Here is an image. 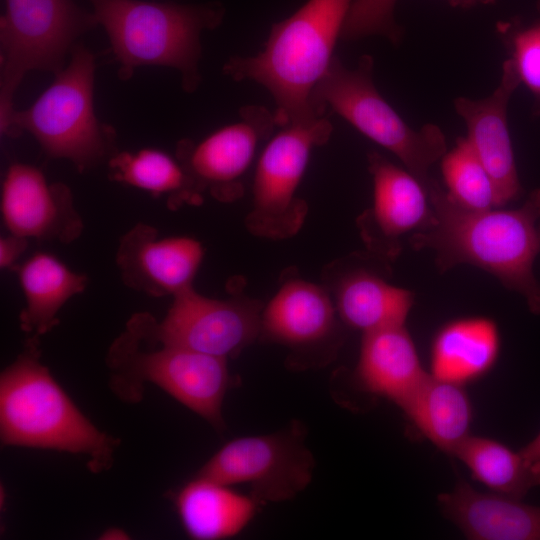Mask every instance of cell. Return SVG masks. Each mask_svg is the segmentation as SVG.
Instances as JSON below:
<instances>
[{"mask_svg":"<svg viewBox=\"0 0 540 540\" xmlns=\"http://www.w3.org/2000/svg\"><path fill=\"white\" fill-rule=\"evenodd\" d=\"M424 187L432 215L411 234V247L431 250L441 272L469 264L490 273L540 315V282L534 272L540 255V188L516 208L469 210L452 201L433 177Z\"/></svg>","mask_w":540,"mask_h":540,"instance_id":"6da1fadb","label":"cell"},{"mask_svg":"<svg viewBox=\"0 0 540 540\" xmlns=\"http://www.w3.org/2000/svg\"><path fill=\"white\" fill-rule=\"evenodd\" d=\"M353 0H308L272 25L261 52L234 56L223 73L264 86L275 102L277 127L318 115L311 94L327 73ZM323 116V115H322Z\"/></svg>","mask_w":540,"mask_h":540,"instance_id":"7a4b0ae2","label":"cell"},{"mask_svg":"<svg viewBox=\"0 0 540 540\" xmlns=\"http://www.w3.org/2000/svg\"><path fill=\"white\" fill-rule=\"evenodd\" d=\"M40 357L31 336L0 375L1 443L84 455L91 472L108 470L120 440L90 422Z\"/></svg>","mask_w":540,"mask_h":540,"instance_id":"3957f363","label":"cell"},{"mask_svg":"<svg viewBox=\"0 0 540 540\" xmlns=\"http://www.w3.org/2000/svg\"><path fill=\"white\" fill-rule=\"evenodd\" d=\"M98 25L108 36L119 64L118 77L131 78L141 66L176 69L187 93L200 82V37L217 28L225 16L221 2L199 4L141 0H91Z\"/></svg>","mask_w":540,"mask_h":540,"instance_id":"277c9868","label":"cell"},{"mask_svg":"<svg viewBox=\"0 0 540 540\" xmlns=\"http://www.w3.org/2000/svg\"><path fill=\"white\" fill-rule=\"evenodd\" d=\"M228 360L189 349L145 340L129 329L107 354L109 387L125 403H138L144 384L153 383L206 420L217 432L226 424L224 398L236 384Z\"/></svg>","mask_w":540,"mask_h":540,"instance_id":"5b68a950","label":"cell"},{"mask_svg":"<svg viewBox=\"0 0 540 540\" xmlns=\"http://www.w3.org/2000/svg\"><path fill=\"white\" fill-rule=\"evenodd\" d=\"M24 110H14L3 135L29 132L44 153L70 161L84 172L109 159L115 150V130L94 110L95 57L77 43L68 65Z\"/></svg>","mask_w":540,"mask_h":540,"instance_id":"8992f818","label":"cell"},{"mask_svg":"<svg viewBox=\"0 0 540 540\" xmlns=\"http://www.w3.org/2000/svg\"><path fill=\"white\" fill-rule=\"evenodd\" d=\"M374 59L362 55L354 68L334 56L311 94L318 115L331 108L364 136L395 155L423 186L429 170L447 151L446 137L435 124L411 128L380 94L373 79Z\"/></svg>","mask_w":540,"mask_h":540,"instance_id":"52a82bcc","label":"cell"},{"mask_svg":"<svg viewBox=\"0 0 540 540\" xmlns=\"http://www.w3.org/2000/svg\"><path fill=\"white\" fill-rule=\"evenodd\" d=\"M0 18V131L14 112L13 99L32 70L64 68L76 40L98 23L73 0H4Z\"/></svg>","mask_w":540,"mask_h":540,"instance_id":"ba28073f","label":"cell"},{"mask_svg":"<svg viewBox=\"0 0 540 540\" xmlns=\"http://www.w3.org/2000/svg\"><path fill=\"white\" fill-rule=\"evenodd\" d=\"M332 132V123L323 115L280 127L270 138L256 165L252 205L245 218L252 235L282 240L300 231L308 204L297 190L313 148L327 143Z\"/></svg>","mask_w":540,"mask_h":540,"instance_id":"9c48e42d","label":"cell"},{"mask_svg":"<svg viewBox=\"0 0 540 540\" xmlns=\"http://www.w3.org/2000/svg\"><path fill=\"white\" fill-rule=\"evenodd\" d=\"M161 321L137 313L126 328L160 344L189 349L226 360L237 357L260 336L263 305L248 297L214 299L193 286L175 294Z\"/></svg>","mask_w":540,"mask_h":540,"instance_id":"30bf717a","label":"cell"},{"mask_svg":"<svg viewBox=\"0 0 540 540\" xmlns=\"http://www.w3.org/2000/svg\"><path fill=\"white\" fill-rule=\"evenodd\" d=\"M307 430L293 420L283 429L235 438L222 446L196 476L225 485L248 484L261 505L293 499L310 484L315 459L305 444Z\"/></svg>","mask_w":540,"mask_h":540,"instance_id":"8fae6325","label":"cell"},{"mask_svg":"<svg viewBox=\"0 0 540 540\" xmlns=\"http://www.w3.org/2000/svg\"><path fill=\"white\" fill-rule=\"evenodd\" d=\"M239 115L237 122L219 128L197 143L185 139L177 145V160L197 200L206 191L223 202L240 198L242 177L259 143L269 138L277 126L274 113L261 105H246Z\"/></svg>","mask_w":540,"mask_h":540,"instance_id":"7c38bea8","label":"cell"},{"mask_svg":"<svg viewBox=\"0 0 540 540\" xmlns=\"http://www.w3.org/2000/svg\"><path fill=\"white\" fill-rule=\"evenodd\" d=\"M373 201L357 219L370 256L387 264L401 253L402 238L424 228L432 209L421 181L376 151L367 155Z\"/></svg>","mask_w":540,"mask_h":540,"instance_id":"4fadbf2b","label":"cell"},{"mask_svg":"<svg viewBox=\"0 0 540 540\" xmlns=\"http://www.w3.org/2000/svg\"><path fill=\"white\" fill-rule=\"evenodd\" d=\"M1 214L10 234L26 239L70 243L83 231L70 189L49 183L41 170L25 163L11 164L4 175Z\"/></svg>","mask_w":540,"mask_h":540,"instance_id":"5bb4252c","label":"cell"},{"mask_svg":"<svg viewBox=\"0 0 540 540\" xmlns=\"http://www.w3.org/2000/svg\"><path fill=\"white\" fill-rule=\"evenodd\" d=\"M340 322L328 289L293 278L263 308L259 338L289 348L296 366L301 355L309 357L325 346L335 352Z\"/></svg>","mask_w":540,"mask_h":540,"instance_id":"9a60e30c","label":"cell"},{"mask_svg":"<svg viewBox=\"0 0 540 540\" xmlns=\"http://www.w3.org/2000/svg\"><path fill=\"white\" fill-rule=\"evenodd\" d=\"M204 256L191 237H159L155 228L139 223L120 240L116 263L123 282L147 295L174 296L192 286Z\"/></svg>","mask_w":540,"mask_h":540,"instance_id":"2e32d148","label":"cell"},{"mask_svg":"<svg viewBox=\"0 0 540 540\" xmlns=\"http://www.w3.org/2000/svg\"><path fill=\"white\" fill-rule=\"evenodd\" d=\"M519 86L506 59L500 81L490 95L454 100L455 111L466 124V139L492 178L499 207L514 202L523 193L507 121L508 104Z\"/></svg>","mask_w":540,"mask_h":540,"instance_id":"e0dca14e","label":"cell"},{"mask_svg":"<svg viewBox=\"0 0 540 540\" xmlns=\"http://www.w3.org/2000/svg\"><path fill=\"white\" fill-rule=\"evenodd\" d=\"M443 515L471 540H540V506L494 492L475 490L460 480L438 495Z\"/></svg>","mask_w":540,"mask_h":540,"instance_id":"ac0fdd59","label":"cell"},{"mask_svg":"<svg viewBox=\"0 0 540 540\" xmlns=\"http://www.w3.org/2000/svg\"><path fill=\"white\" fill-rule=\"evenodd\" d=\"M405 324L363 333L354 378L399 408L428 375Z\"/></svg>","mask_w":540,"mask_h":540,"instance_id":"d6986e66","label":"cell"},{"mask_svg":"<svg viewBox=\"0 0 540 540\" xmlns=\"http://www.w3.org/2000/svg\"><path fill=\"white\" fill-rule=\"evenodd\" d=\"M328 278L337 314L345 326L363 333L404 325L414 294L388 283L363 265L345 266Z\"/></svg>","mask_w":540,"mask_h":540,"instance_id":"ffe728a7","label":"cell"},{"mask_svg":"<svg viewBox=\"0 0 540 540\" xmlns=\"http://www.w3.org/2000/svg\"><path fill=\"white\" fill-rule=\"evenodd\" d=\"M500 345L499 329L493 319L475 316L448 321L433 337L430 374L465 386L493 369Z\"/></svg>","mask_w":540,"mask_h":540,"instance_id":"44dd1931","label":"cell"},{"mask_svg":"<svg viewBox=\"0 0 540 540\" xmlns=\"http://www.w3.org/2000/svg\"><path fill=\"white\" fill-rule=\"evenodd\" d=\"M174 503L185 532L196 540H222L238 535L260 505L250 494L198 476L174 494Z\"/></svg>","mask_w":540,"mask_h":540,"instance_id":"7402d4cb","label":"cell"},{"mask_svg":"<svg viewBox=\"0 0 540 540\" xmlns=\"http://www.w3.org/2000/svg\"><path fill=\"white\" fill-rule=\"evenodd\" d=\"M400 409L422 436L450 455L471 435L474 409L464 386L430 372Z\"/></svg>","mask_w":540,"mask_h":540,"instance_id":"603a6c76","label":"cell"},{"mask_svg":"<svg viewBox=\"0 0 540 540\" xmlns=\"http://www.w3.org/2000/svg\"><path fill=\"white\" fill-rule=\"evenodd\" d=\"M25 307L19 315L20 328L32 337L51 331L58 323L63 305L87 285V277L72 271L55 256L38 252L16 266Z\"/></svg>","mask_w":540,"mask_h":540,"instance_id":"cb8c5ba5","label":"cell"},{"mask_svg":"<svg viewBox=\"0 0 540 540\" xmlns=\"http://www.w3.org/2000/svg\"><path fill=\"white\" fill-rule=\"evenodd\" d=\"M491 492L522 499L540 487V462L488 437L470 435L453 454Z\"/></svg>","mask_w":540,"mask_h":540,"instance_id":"d4e9b609","label":"cell"},{"mask_svg":"<svg viewBox=\"0 0 540 540\" xmlns=\"http://www.w3.org/2000/svg\"><path fill=\"white\" fill-rule=\"evenodd\" d=\"M108 164L113 180L154 196L167 195L172 207L182 202H197L182 165L164 151L144 148L117 152Z\"/></svg>","mask_w":540,"mask_h":540,"instance_id":"484cf974","label":"cell"},{"mask_svg":"<svg viewBox=\"0 0 540 540\" xmlns=\"http://www.w3.org/2000/svg\"><path fill=\"white\" fill-rule=\"evenodd\" d=\"M445 190L452 201L469 210L497 208L498 200L492 178L466 137L441 158Z\"/></svg>","mask_w":540,"mask_h":540,"instance_id":"4316f807","label":"cell"},{"mask_svg":"<svg viewBox=\"0 0 540 540\" xmlns=\"http://www.w3.org/2000/svg\"><path fill=\"white\" fill-rule=\"evenodd\" d=\"M497 31L520 85L532 97V114L540 116V3L536 15L498 24Z\"/></svg>","mask_w":540,"mask_h":540,"instance_id":"83f0119b","label":"cell"},{"mask_svg":"<svg viewBox=\"0 0 540 540\" xmlns=\"http://www.w3.org/2000/svg\"><path fill=\"white\" fill-rule=\"evenodd\" d=\"M396 1L353 0L340 38L356 41L369 36H382L398 44L402 34L394 18Z\"/></svg>","mask_w":540,"mask_h":540,"instance_id":"f1b7e54d","label":"cell"},{"mask_svg":"<svg viewBox=\"0 0 540 540\" xmlns=\"http://www.w3.org/2000/svg\"><path fill=\"white\" fill-rule=\"evenodd\" d=\"M28 239L10 234L0 239V266L11 268L25 251Z\"/></svg>","mask_w":540,"mask_h":540,"instance_id":"f546056e","label":"cell"},{"mask_svg":"<svg viewBox=\"0 0 540 540\" xmlns=\"http://www.w3.org/2000/svg\"><path fill=\"white\" fill-rule=\"evenodd\" d=\"M519 451L527 459L540 462V432Z\"/></svg>","mask_w":540,"mask_h":540,"instance_id":"4dcf8cb0","label":"cell"},{"mask_svg":"<svg viewBox=\"0 0 540 540\" xmlns=\"http://www.w3.org/2000/svg\"><path fill=\"white\" fill-rule=\"evenodd\" d=\"M129 535L120 528H108L100 536V539L105 540H120V539H129Z\"/></svg>","mask_w":540,"mask_h":540,"instance_id":"1f68e13d","label":"cell"},{"mask_svg":"<svg viewBox=\"0 0 540 540\" xmlns=\"http://www.w3.org/2000/svg\"><path fill=\"white\" fill-rule=\"evenodd\" d=\"M453 6L456 7H471L477 4H486L493 0H448Z\"/></svg>","mask_w":540,"mask_h":540,"instance_id":"d6a6232c","label":"cell"}]
</instances>
